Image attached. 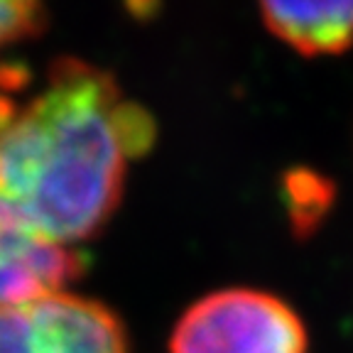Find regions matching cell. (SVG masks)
Returning a JSON list of instances; mask_svg holds the SVG:
<instances>
[{"label": "cell", "mask_w": 353, "mask_h": 353, "mask_svg": "<svg viewBox=\"0 0 353 353\" xmlns=\"http://www.w3.org/2000/svg\"><path fill=\"white\" fill-rule=\"evenodd\" d=\"M154 135L152 116L110 74L59 59L0 128V199L74 248L116 211L128 167Z\"/></svg>", "instance_id": "obj_1"}, {"label": "cell", "mask_w": 353, "mask_h": 353, "mask_svg": "<svg viewBox=\"0 0 353 353\" xmlns=\"http://www.w3.org/2000/svg\"><path fill=\"white\" fill-rule=\"evenodd\" d=\"M12 108H15V105H12V101L8 99V96L0 94V128L6 125V121H8V118H10Z\"/></svg>", "instance_id": "obj_7"}, {"label": "cell", "mask_w": 353, "mask_h": 353, "mask_svg": "<svg viewBox=\"0 0 353 353\" xmlns=\"http://www.w3.org/2000/svg\"><path fill=\"white\" fill-rule=\"evenodd\" d=\"M79 272L77 248L34 228L0 199V309L64 292Z\"/></svg>", "instance_id": "obj_4"}, {"label": "cell", "mask_w": 353, "mask_h": 353, "mask_svg": "<svg viewBox=\"0 0 353 353\" xmlns=\"http://www.w3.org/2000/svg\"><path fill=\"white\" fill-rule=\"evenodd\" d=\"M307 326L285 299L231 287L196 299L176 321L170 353H307Z\"/></svg>", "instance_id": "obj_2"}, {"label": "cell", "mask_w": 353, "mask_h": 353, "mask_svg": "<svg viewBox=\"0 0 353 353\" xmlns=\"http://www.w3.org/2000/svg\"><path fill=\"white\" fill-rule=\"evenodd\" d=\"M260 15L268 30L299 54H339L353 44V0H270L260 6Z\"/></svg>", "instance_id": "obj_5"}, {"label": "cell", "mask_w": 353, "mask_h": 353, "mask_svg": "<svg viewBox=\"0 0 353 353\" xmlns=\"http://www.w3.org/2000/svg\"><path fill=\"white\" fill-rule=\"evenodd\" d=\"M44 25V8L32 0H0V52L25 37H32Z\"/></svg>", "instance_id": "obj_6"}, {"label": "cell", "mask_w": 353, "mask_h": 353, "mask_svg": "<svg viewBox=\"0 0 353 353\" xmlns=\"http://www.w3.org/2000/svg\"><path fill=\"white\" fill-rule=\"evenodd\" d=\"M0 353H128L121 319L69 290L0 309Z\"/></svg>", "instance_id": "obj_3"}]
</instances>
